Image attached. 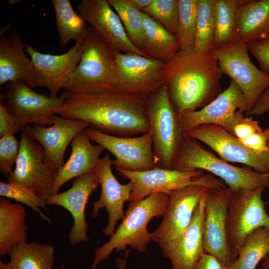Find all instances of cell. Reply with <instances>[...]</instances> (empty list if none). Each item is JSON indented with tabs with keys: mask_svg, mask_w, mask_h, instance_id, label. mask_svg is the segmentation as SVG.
Returning a JSON list of instances; mask_svg holds the SVG:
<instances>
[{
	"mask_svg": "<svg viewBox=\"0 0 269 269\" xmlns=\"http://www.w3.org/2000/svg\"><path fill=\"white\" fill-rule=\"evenodd\" d=\"M147 100L117 90L95 94L68 92L57 115L83 121L110 135L133 137L150 130Z\"/></svg>",
	"mask_w": 269,
	"mask_h": 269,
	"instance_id": "cell-1",
	"label": "cell"
},
{
	"mask_svg": "<svg viewBox=\"0 0 269 269\" xmlns=\"http://www.w3.org/2000/svg\"><path fill=\"white\" fill-rule=\"evenodd\" d=\"M222 75L213 56L194 48L180 50L166 63L163 84L178 117L203 108L220 94Z\"/></svg>",
	"mask_w": 269,
	"mask_h": 269,
	"instance_id": "cell-2",
	"label": "cell"
},
{
	"mask_svg": "<svg viewBox=\"0 0 269 269\" xmlns=\"http://www.w3.org/2000/svg\"><path fill=\"white\" fill-rule=\"evenodd\" d=\"M168 201L167 195L155 193L130 201L121 223L109 241L96 248L92 269H96L99 264L107 260L114 250L126 251L129 246L139 253L145 252L151 241L147 225L153 218L162 217Z\"/></svg>",
	"mask_w": 269,
	"mask_h": 269,
	"instance_id": "cell-3",
	"label": "cell"
},
{
	"mask_svg": "<svg viewBox=\"0 0 269 269\" xmlns=\"http://www.w3.org/2000/svg\"><path fill=\"white\" fill-rule=\"evenodd\" d=\"M116 51L91 27L81 60L64 88L70 93L95 94L116 90Z\"/></svg>",
	"mask_w": 269,
	"mask_h": 269,
	"instance_id": "cell-4",
	"label": "cell"
},
{
	"mask_svg": "<svg viewBox=\"0 0 269 269\" xmlns=\"http://www.w3.org/2000/svg\"><path fill=\"white\" fill-rule=\"evenodd\" d=\"M172 169L185 172L207 171L223 180L232 190L269 188V174L233 165L207 150L197 140L184 132Z\"/></svg>",
	"mask_w": 269,
	"mask_h": 269,
	"instance_id": "cell-5",
	"label": "cell"
},
{
	"mask_svg": "<svg viewBox=\"0 0 269 269\" xmlns=\"http://www.w3.org/2000/svg\"><path fill=\"white\" fill-rule=\"evenodd\" d=\"M147 116L155 165L172 169L184 132L164 84L148 98Z\"/></svg>",
	"mask_w": 269,
	"mask_h": 269,
	"instance_id": "cell-6",
	"label": "cell"
},
{
	"mask_svg": "<svg viewBox=\"0 0 269 269\" xmlns=\"http://www.w3.org/2000/svg\"><path fill=\"white\" fill-rule=\"evenodd\" d=\"M264 188L231 191L227 205V236L232 256L238 251L247 236L255 230H269V215L262 199Z\"/></svg>",
	"mask_w": 269,
	"mask_h": 269,
	"instance_id": "cell-7",
	"label": "cell"
},
{
	"mask_svg": "<svg viewBox=\"0 0 269 269\" xmlns=\"http://www.w3.org/2000/svg\"><path fill=\"white\" fill-rule=\"evenodd\" d=\"M0 93V104L17 121L21 131L29 124L51 126L53 116L57 114L65 101L68 92L63 91L56 98L34 91L22 81L6 84Z\"/></svg>",
	"mask_w": 269,
	"mask_h": 269,
	"instance_id": "cell-8",
	"label": "cell"
},
{
	"mask_svg": "<svg viewBox=\"0 0 269 269\" xmlns=\"http://www.w3.org/2000/svg\"><path fill=\"white\" fill-rule=\"evenodd\" d=\"M124 178L133 184L129 201L143 199L155 193L169 196L174 191L197 185L207 188L224 187V182L211 174H204L203 171H181L155 167L143 171H130L116 168Z\"/></svg>",
	"mask_w": 269,
	"mask_h": 269,
	"instance_id": "cell-9",
	"label": "cell"
},
{
	"mask_svg": "<svg viewBox=\"0 0 269 269\" xmlns=\"http://www.w3.org/2000/svg\"><path fill=\"white\" fill-rule=\"evenodd\" d=\"M210 54L217 60L223 74L241 90L247 103L246 116H249L259 97L269 87V75L254 64L245 43L236 41L215 46Z\"/></svg>",
	"mask_w": 269,
	"mask_h": 269,
	"instance_id": "cell-10",
	"label": "cell"
},
{
	"mask_svg": "<svg viewBox=\"0 0 269 269\" xmlns=\"http://www.w3.org/2000/svg\"><path fill=\"white\" fill-rule=\"evenodd\" d=\"M56 168L45 159L41 145L22 131L15 168L7 182L25 185L33 189L42 199L50 196Z\"/></svg>",
	"mask_w": 269,
	"mask_h": 269,
	"instance_id": "cell-11",
	"label": "cell"
},
{
	"mask_svg": "<svg viewBox=\"0 0 269 269\" xmlns=\"http://www.w3.org/2000/svg\"><path fill=\"white\" fill-rule=\"evenodd\" d=\"M91 141L103 146L116 157V168L130 171H143L156 167L153 140L150 130L137 137H120L89 127L85 130Z\"/></svg>",
	"mask_w": 269,
	"mask_h": 269,
	"instance_id": "cell-12",
	"label": "cell"
},
{
	"mask_svg": "<svg viewBox=\"0 0 269 269\" xmlns=\"http://www.w3.org/2000/svg\"><path fill=\"white\" fill-rule=\"evenodd\" d=\"M116 90L148 98L163 84L165 63L141 55L116 51Z\"/></svg>",
	"mask_w": 269,
	"mask_h": 269,
	"instance_id": "cell-13",
	"label": "cell"
},
{
	"mask_svg": "<svg viewBox=\"0 0 269 269\" xmlns=\"http://www.w3.org/2000/svg\"><path fill=\"white\" fill-rule=\"evenodd\" d=\"M247 112V103L238 85L231 80L228 88L203 108L178 117L183 131L204 125L219 126L231 134Z\"/></svg>",
	"mask_w": 269,
	"mask_h": 269,
	"instance_id": "cell-14",
	"label": "cell"
},
{
	"mask_svg": "<svg viewBox=\"0 0 269 269\" xmlns=\"http://www.w3.org/2000/svg\"><path fill=\"white\" fill-rule=\"evenodd\" d=\"M183 132L208 145L226 161L244 164L258 172L269 174V150L264 152L252 150L217 125H204Z\"/></svg>",
	"mask_w": 269,
	"mask_h": 269,
	"instance_id": "cell-15",
	"label": "cell"
},
{
	"mask_svg": "<svg viewBox=\"0 0 269 269\" xmlns=\"http://www.w3.org/2000/svg\"><path fill=\"white\" fill-rule=\"evenodd\" d=\"M231 191L226 186L207 189L203 226L205 252L216 257L228 267L236 259L230 252L227 236V205Z\"/></svg>",
	"mask_w": 269,
	"mask_h": 269,
	"instance_id": "cell-16",
	"label": "cell"
},
{
	"mask_svg": "<svg viewBox=\"0 0 269 269\" xmlns=\"http://www.w3.org/2000/svg\"><path fill=\"white\" fill-rule=\"evenodd\" d=\"M90 27L72 47L61 55L42 53L33 46L26 45L25 51L34 65V88L44 87L48 90L50 96L58 97L81 60L84 40Z\"/></svg>",
	"mask_w": 269,
	"mask_h": 269,
	"instance_id": "cell-17",
	"label": "cell"
},
{
	"mask_svg": "<svg viewBox=\"0 0 269 269\" xmlns=\"http://www.w3.org/2000/svg\"><path fill=\"white\" fill-rule=\"evenodd\" d=\"M207 189L192 185L172 192L160 225L151 233V240L160 246L179 240L189 226Z\"/></svg>",
	"mask_w": 269,
	"mask_h": 269,
	"instance_id": "cell-18",
	"label": "cell"
},
{
	"mask_svg": "<svg viewBox=\"0 0 269 269\" xmlns=\"http://www.w3.org/2000/svg\"><path fill=\"white\" fill-rule=\"evenodd\" d=\"M78 13L116 51L147 57L133 43L108 0H82ZM148 58V57H147Z\"/></svg>",
	"mask_w": 269,
	"mask_h": 269,
	"instance_id": "cell-19",
	"label": "cell"
},
{
	"mask_svg": "<svg viewBox=\"0 0 269 269\" xmlns=\"http://www.w3.org/2000/svg\"><path fill=\"white\" fill-rule=\"evenodd\" d=\"M112 165L113 160L106 154L99 158L95 170L101 191L99 200L93 203L92 216L97 217L99 211L105 208L109 218L103 234L107 237L113 234L118 221L123 218L125 213L124 205L125 202L130 200L133 190L131 181L122 184L118 181L112 172Z\"/></svg>",
	"mask_w": 269,
	"mask_h": 269,
	"instance_id": "cell-20",
	"label": "cell"
},
{
	"mask_svg": "<svg viewBox=\"0 0 269 269\" xmlns=\"http://www.w3.org/2000/svg\"><path fill=\"white\" fill-rule=\"evenodd\" d=\"M89 127L90 124L83 121L55 114L49 127L27 125L22 131L41 145L46 160L58 170L65 163L64 155L68 145L79 133Z\"/></svg>",
	"mask_w": 269,
	"mask_h": 269,
	"instance_id": "cell-21",
	"label": "cell"
},
{
	"mask_svg": "<svg viewBox=\"0 0 269 269\" xmlns=\"http://www.w3.org/2000/svg\"><path fill=\"white\" fill-rule=\"evenodd\" d=\"M72 184L70 189L49 196L46 202L47 205L61 206L71 214L73 225L69 234L68 241L71 245L76 246L87 242L89 239L85 211L89 197L100 184L95 172L77 177Z\"/></svg>",
	"mask_w": 269,
	"mask_h": 269,
	"instance_id": "cell-22",
	"label": "cell"
},
{
	"mask_svg": "<svg viewBox=\"0 0 269 269\" xmlns=\"http://www.w3.org/2000/svg\"><path fill=\"white\" fill-rule=\"evenodd\" d=\"M205 194L206 192L195 209L189 226L181 237L173 243L159 246L163 256L171 261L173 269H193L205 253L203 243Z\"/></svg>",
	"mask_w": 269,
	"mask_h": 269,
	"instance_id": "cell-23",
	"label": "cell"
},
{
	"mask_svg": "<svg viewBox=\"0 0 269 269\" xmlns=\"http://www.w3.org/2000/svg\"><path fill=\"white\" fill-rule=\"evenodd\" d=\"M9 25L0 30V85L22 81L33 88L34 68L31 59L24 52L27 44L23 42L15 27L10 35L5 36Z\"/></svg>",
	"mask_w": 269,
	"mask_h": 269,
	"instance_id": "cell-24",
	"label": "cell"
},
{
	"mask_svg": "<svg viewBox=\"0 0 269 269\" xmlns=\"http://www.w3.org/2000/svg\"><path fill=\"white\" fill-rule=\"evenodd\" d=\"M71 147L70 156L56 174L50 196L59 193L60 189L70 180L95 172L99 156L105 150L100 144H92L85 130L74 137Z\"/></svg>",
	"mask_w": 269,
	"mask_h": 269,
	"instance_id": "cell-25",
	"label": "cell"
},
{
	"mask_svg": "<svg viewBox=\"0 0 269 269\" xmlns=\"http://www.w3.org/2000/svg\"><path fill=\"white\" fill-rule=\"evenodd\" d=\"M269 35V0H246L237 12L236 41L247 44Z\"/></svg>",
	"mask_w": 269,
	"mask_h": 269,
	"instance_id": "cell-26",
	"label": "cell"
},
{
	"mask_svg": "<svg viewBox=\"0 0 269 269\" xmlns=\"http://www.w3.org/2000/svg\"><path fill=\"white\" fill-rule=\"evenodd\" d=\"M25 208L4 197L0 199V256L8 255L19 244L27 242L28 229Z\"/></svg>",
	"mask_w": 269,
	"mask_h": 269,
	"instance_id": "cell-27",
	"label": "cell"
},
{
	"mask_svg": "<svg viewBox=\"0 0 269 269\" xmlns=\"http://www.w3.org/2000/svg\"><path fill=\"white\" fill-rule=\"evenodd\" d=\"M142 14L144 32L142 52L148 58L168 62L181 50L178 37L147 14L143 12Z\"/></svg>",
	"mask_w": 269,
	"mask_h": 269,
	"instance_id": "cell-28",
	"label": "cell"
},
{
	"mask_svg": "<svg viewBox=\"0 0 269 269\" xmlns=\"http://www.w3.org/2000/svg\"><path fill=\"white\" fill-rule=\"evenodd\" d=\"M55 251L49 244L25 242L10 250L8 263L12 269H53Z\"/></svg>",
	"mask_w": 269,
	"mask_h": 269,
	"instance_id": "cell-29",
	"label": "cell"
},
{
	"mask_svg": "<svg viewBox=\"0 0 269 269\" xmlns=\"http://www.w3.org/2000/svg\"><path fill=\"white\" fill-rule=\"evenodd\" d=\"M51 1L55 13L59 46L64 47L71 40L77 42L80 40L90 26L74 10L69 0H52Z\"/></svg>",
	"mask_w": 269,
	"mask_h": 269,
	"instance_id": "cell-30",
	"label": "cell"
},
{
	"mask_svg": "<svg viewBox=\"0 0 269 269\" xmlns=\"http://www.w3.org/2000/svg\"><path fill=\"white\" fill-rule=\"evenodd\" d=\"M246 0H215L213 15L215 46L236 42L238 7Z\"/></svg>",
	"mask_w": 269,
	"mask_h": 269,
	"instance_id": "cell-31",
	"label": "cell"
},
{
	"mask_svg": "<svg viewBox=\"0 0 269 269\" xmlns=\"http://www.w3.org/2000/svg\"><path fill=\"white\" fill-rule=\"evenodd\" d=\"M269 253V230L258 228L246 238L229 269H256Z\"/></svg>",
	"mask_w": 269,
	"mask_h": 269,
	"instance_id": "cell-32",
	"label": "cell"
},
{
	"mask_svg": "<svg viewBox=\"0 0 269 269\" xmlns=\"http://www.w3.org/2000/svg\"><path fill=\"white\" fill-rule=\"evenodd\" d=\"M108 1L119 15L131 41L142 51L144 41L142 11L133 4L131 0H108Z\"/></svg>",
	"mask_w": 269,
	"mask_h": 269,
	"instance_id": "cell-33",
	"label": "cell"
},
{
	"mask_svg": "<svg viewBox=\"0 0 269 269\" xmlns=\"http://www.w3.org/2000/svg\"><path fill=\"white\" fill-rule=\"evenodd\" d=\"M215 0H198L196 38L194 49L210 54L215 46L213 15Z\"/></svg>",
	"mask_w": 269,
	"mask_h": 269,
	"instance_id": "cell-34",
	"label": "cell"
},
{
	"mask_svg": "<svg viewBox=\"0 0 269 269\" xmlns=\"http://www.w3.org/2000/svg\"><path fill=\"white\" fill-rule=\"evenodd\" d=\"M178 38L182 50L194 47L197 27L198 0H178Z\"/></svg>",
	"mask_w": 269,
	"mask_h": 269,
	"instance_id": "cell-35",
	"label": "cell"
},
{
	"mask_svg": "<svg viewBox=\"0 0 269 269\" xmlns=\"http://www.w3.org/2000/svg\"><path fill=\"white\" fill-rule=\"evenodd\" d=\"M0 195L2 197L11 199L21 203L31 208L48 223L51 221L44 215L40 208L48 210L46 201L40 198L31 188L13 183L0 182Z\"/></svg>",
	"mask_w": 269,
	"mask_h": 269,
	"instance_id": "cell-36",
	"label": "cell"
},
{
	"mask_svg": "<svg viewBox=\"0 0 269 269\" xmlns=\"http://www.w3.org/2000/svg\"><path fill=\"white\" fill-rule=\"evenodd\" d=\"M142 12L159 23L167 31L178 37V0H153Z\"/></svg>",
	"mask_w": 269,
	"mask_h": 269,
	"instance_id": "cell-37",
	"label": "cell"
},
{
	"mask_svg": "<svg viewBox=\"0 0 269 269\" xmlns=\"http://www.w3.org/2000/svg\"><path fill=\"white\" fill-rule=\"evenodd\" d=\"M0 137V172L8 176L17 158L20 141L12 134Z\"/></svg>",
	"mask_w": 269,
	"mask_h": 269,
	"instance_id": "cell-38",
	"label": "cell"
},
{
	"mask_svg": "<svg viewBox=\"0 0 269 269\" xmlns=\"http://www.w3.org/2000/svg\"><path fill=\"white\" fill-rule=\"evenodd\" d=\"M263 130L259 122L251 118L244 117L234 126L231 134L242 140Z\"/></svg>",
	"mask_w": 269,
	"mask_h": 269,
	"instance_id": "cell-39",
	"label": "cell"
},
{
	"mask_svg": "<svg viewBox=\"0 0 269 269\" xmlns=\"http://www.w3.org/2000/svg\"><path fill=\"white\" fill-rule=\"evenodd\" d=\"M247 47L258 60L261 70L269 75V42L261 40L250 42Z\"/></svg>",
	"mask_w": 269,
	"mask_h": 269,
	"instance_id": "cell-40",
	"label": "cell"
},
{
	"mask_svg": "<svg viewBox=\"0 0 269 269\" xmlns=\"http://www.w3.org/2000/svg\"><path fill=\"white\" fill-rule=\"evenodd\" d=\"M240 141L248 148L254 151H267L269 150V129H263Z\"/></svg>",
	"mask_w": 269,
	"mask_h": 269,
	"instance_id": "cell-41",
	"label": "cell"
},
{
	"mask_svg": "<svg viewBox=\"0 0 269 269\" xmlns=\"http://www.w3.org/2000/svg\"><path fill=\"white\" fill-rule=\"evenodd\" d=\"M19 130L17 121L0 104V137L6 134H15Z\"/></svg>",
	"mask_w": 269,
	"mask_h": 269,
	"instance_id": "cell-42",
	"label": "cell"
},
{
	"mask_svg": "<svg viewBox=\"0 0 269 269\" xmlns=\"http://www.w3.org/2000/svg\"><path fill=\"white\" fill-rule=\"evenodd\" d=\"M193 269H229L228 267L216 257L204 253Z\"/></svg>",
	"mask_w": 269,
	"mask_h": 269,
	"instance_id": "cell-43",
	"label": "cell"
},
{
	"mask_svg": "<svg viewBox=\"0 0 269 269\" xmlns=\"http://www.w3.org/2000/svg\"><path fill=\"white\" fill-rule=\"evenodd\" d=\"M269 113V87L259 97L249 116H261Z\"/></svg>",
	"mask_w": 269,
	"mask_h": 269,
	"instance_id": "cell-44",
	"label": "cell"
},
{
	"mask_svg": "<svg viewBox=\"0 0 269 269\" xmlns=\"http://www.w3.org/2000/svg\"><path fill=\"white\" fill-rule=\"evenodd\" d=\"M131 1L138 9L142 11L153 2V0H131Z\"/></svg>",
	"mask_w": 269,
	"mask_h": 269,
	"instance_id": "cell-45",
	"label": "cell"
},
{
	"mask_svg": "<svg viewBox=\"0 0 269 269\" xmlns=\"http://www.w3.org/2000/svg\"><path fill=\"white\" fill-rule=\"evenodd\" d=\"M130 253V250H126L125 259L117 258L116 261V264L118 269H126V261L128 255Z\"/></svg>",
	"mask_w": 269,
	"mask_h": 269,
	"instance_id": "cell-46",
	"label": "cell"
},
{
	"mask_svg": "<svg viewBox=\"0 0 269 269\" xmlns=\"http://www.w3.org/2000/svg\"><path fill=\"white\" fill-rule=\"evenodd\" d=\"M259 269H269V253L262 261Z\"/></svg>",
	"mask_w": 269,
	"mask_h": 269,
	"instance_id": "cell-47",
	"label": "cell"
},
{
	"mask_svg": "<svg viewBox=\"0 0 269 269\" xmlns=\"http://www.w3.org/2000/svg\"><path fill=\"white\" fill-rule=\"evenodd\" d=\"M0 269H12L8 263H4L0 261Z\"/></svg>",
	"mask_w": 269,
	"mask_h": 269,
	"instance_id": "cell-48",
	"label": "cell"
},
{
	"mask_svg": "<svg viewBox=\"0 0 269 269\" xmlns=\"http://www.w3.org/2000/svg\"><path fill=\"white\" fill-rule=\"evenodd\" d=\"M262 40L265 41H267V42H269V35L268 36H267L265 39H264Z\"/></svg>",
	"mask_w": 269,
	"mask_h": 269,
	"instance_id": "cell-49",
	"label": "cell"
}]
</instances>
